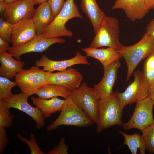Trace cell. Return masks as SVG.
<instances>
[{"mask_svg": "<svg viewBox=\"0 0 154 154\" xmlns=\"http://www.w3.org/2000/svg\"><path fill=\"white\" fill-rule=\"evenodd\" d=\"M17 86L16 82L6 78L0 76V100L11 97V90Z\"/></svg>", "mask_w": 154, "mask_h": 154, "instance_id": "obj_27", "label": "cell"}, {"mask_svg": "<svg viewBox=\"0 0 154 154\" xmlns=\"http://www.w3.org/2000/svg\"><path fill=\"white\" fill-rule=\"evenodd\" d=\"M5 0H0V1L4 2Z\"/></svg>", "mask_w": 154, "mask_h": 154, "instance_id": "obj_41", "label": "cell"}, {"mask_svg": "<svg viewBox=\"0 0 154 154\" xmlns=\"http://www.w3.org/2000/svg\"><path fill=\"white\" fill-rule=\"evenodd\" d=\"M54 16H56L63 8L65 2L64 0H47Z\"/></svg>", "mask_w": 154, "mask_h": 154, "instance_id": "obj_32", "label": "cell"}, {"mask_svg": "<svg viewBox=\"0 0 154 154\" xmlns=\"http://www.w3.org/2000/svg\"><path fill=\"white\" fill-rule=\"evenodd\" d=\"M9 143L5 128L0 127V154L3 153Z\"/></svg>", "mask_w": 154, "mask_h": 154, "instance_id": "obj_33", "label": "cell"}, {"mask_svg": "<svg viewBox=\"0 0 154 154\" xmlns=\"http://www.w3.org/2000/svg\"><path fill=\"white\" fill-rule=\"evenodd\" d=\"M121 63L119 60L112 63L104 69V74L101 80L95 84L93 88L98 98L104 99L110 96L116 81L117 74Z\"/></svg>", "mask_w": 154, "mask_h": 154, "instance_id": "obj_14", "label": "cell"}, {"mask_svg": "<svg viewBox=\"0 0 154 154\" xmlns=\"http://www.w3.org/2000/svg\"><path fill=\"white\" fill-rule=\"evenodd\" d=\"M123 108L120 103L117 91H113L104 99H99L96 133H100L113 126H122L121 118Z\"/></svg>", "mask_w": 154, "mask_h": 154, "instance_id": "obj_1", "label": "cell"}, {"mask_svg": "<svg viewBox=\"0 0 154 154\" xmlns=\"http://www.w3.org/2000/svg\"><path fill=\"white\" fill-rule=\"evenodd\" d=\"M80 6L91 23L96 34L106 17L105 13L99 7L96 0H81Z\"/></svg>", "mask_w": 154, "mask_h": 154, "instance_id": "obj_20", "label": "cell"}, {"mask_svg": "<svg viewBox=\"0 0 154 154\" xmlns=\"http://www.w3.org/2000/svg\"><path fill=\"white\" fill-rule=\"evenodd\" d=\"M141 131L146 150L149 153H154V123Z\"/></svg>", "mask_w": 154, "mask_h": 154, "instance_id": "obj_28", "label": "cell"}, {"mask_svg": "<svg viewBox=\"0 0 154 154\" xmlns=\"http://www.w3.org/2000/svg\"><path fill=\"white\" fill-rule=\"evenodd\" d=\"M22 92L29 96L48 84L46 71L35 65L27 69H23L14 77Z\"/></svg>", "mask_w": 154, "mask_h": 154, "instance_id": "obj_6", "label": "cell"}, {"mask_svg": "<svg viewBox=\"0 0 154 154\" xmlns=\"http://www.w3.org/2000/svg\"><path fill=\"white\" fill-rule=\"evenodd\" d=\"M33 1L35 5H37L47 1V0H33Z\"/></svg>", "mask_w": 154, "mask_h": 154, "instance_id": "obj_39", "label": "cell"}, {"mask_svg": "<svg viewBox=\"0 0 154 154\" xmlns=\"http://www.w3.org/2000/svg\"><path fill=\"white\" fill-rule=\"evenodd\" d=\"M2 100H0V127L5 128L13 124V119L15 116L11 114Z\"/></svg>", "mask_w": 154, "mask_h": 154, "instance_id": "obj_26", "label": "cell"}, {"mask_svg": "<svg viewBox=\"0 0 154 154\" xmlns=\"http://www.w3.org/2000/svg\"><path fill=\"white\" fill-rule=\"evenodd\" d=\"M154 101L148 97L136 103L132 116L126 123H123L125 130L137 129L142 131L154 123L153 109Z\"/></svg>", "mask_w": 154, "mask_h": 154, "instance_id": "obj_8", "label": "cell"}, {"mask_svg": "<svg viewBox=\"0 0 154 154\" xmlns=\"http://www.w3.org/2000/svg\"><path fill=\"white\" fill-rule=\"evenodd\" d=\"M9 42L0 38V53L6 52L10 48Z\"/></svg>", "mask_w": 154, "mask_h": 154, "instance_id": "obj_35", "label": "cell"}, {"mask_svg": "<svg viewBox=\"0 0 154 154\" xmlns=\"http://www.w3.org/2000/svg\"><path fill=\"white\" fill-rule=\"evenodd\" d=\"M21 0H5L4 3L6 5H7Z\"/></svg>", "mask_w": 154, "mask_h": 154, "instance_id": "obj_40", "label": "cell"}, {"mask_svg": "<svg viewBox=\"0 0 154 154\" xmlns=\"http://www.w3.org/2000/svg\"><path fill=\"white\" fill-rule=\"evenodd\" d=\"M33 0H21L6 5L2 16L10 23L13 25L24 19H31L35 9Z\"/></svg>", "mask_w": 154, "mask_h": 154, "instance_id": "obj_13", "label": "cell"}, {"mask_svg": "<svg viewBox=\"0 0 154 154\" xmlns=\"http://www.w3.org/2000/svg\"><path fill=\"white\" fill-rule=\"evenodd\" d=\"M134 79L123 92L117 91L121 106L124 107L148 97L150 86L143 73L139 70L134 73Z\"/></svg>", "mask_w": 154, "mask_h": 154, "instance_id": "obj_9", "label": "cell"}, {"mask_svg": "<svg viewBox=\"0 0 154 154\" xmlns=\"http://www.w3.org/2000/svg\"><path fill=\"white\" fill-rule=\"evenodd\" d=\"M146 28V33L154 39V17L149 23Z\"/></svg>", "mask_w": 154, "mask_h": 154, "instance_id": "obj_34", "label": "cell"}, {"mask_svg": "<svg viewBox=\"0 0 154 154\" xmlns=\"http://www.w3.org/2000/svg\"><path fill=\"white\" fill-rule=\"evenodd\" d=\"M71 97L75 103L96 124L98 119L99 99L93 88L83 82L79 87L72 92Z\"/></svg>", "mask_w": 154, "mask_h": 154, "instance_id": "obj_7", "label": "cell"}, {"mask_svg": "<svg viewBox=\"0 0 154 154\" xmlns=\"http://www.w3.org/2000/svg\"><path fill=\"white\" fill-rule=\"evenodd\" d=\"M82 50L87 57L94 58L98 60L102 65L103 69L122 57L117 51L111 47L98 49L89 47L83 48Z\"/></svg>", "mask_w": 154, "mask_h": 154, "instance_id": "obj_19", "label": "cell"}, {"mask_svg": "<svg viewBox=\"0 0 154 154\" xmlns=\"http://www.w3.org/2000/svg\"><path fill=\"white\" fill-rule=\"evenodd\" d=\"M29 96L23 92L14 94L11 98L1 100L8 108L20 110L31 117L36 123V127L40 129L45 125V118L38 108L31 106L28 102Z\"/></svg>", "mask_w": 154, "mask_h": 154, "instance_id": "obj_10", "label": "cell"}, {"mask_svg": "<svg viewBox=\"0 0 154 154\" xmlns=\"http://www.w3.org/2000/svg\"><path fill=\"white\" fill-rule=\"evenodd\" d=\"M112 8L123 9L127 17L132 22L142 19L149 10L144 0H116Z\"/></svg>", "mask_w": 154, "mask_h": 154, "instance_id": "obj_17", "label": "cell"}, {"mask_svg": "<svg viewBox=\"0 0 154 154\" xmlns=\"http://www.w3.org/2000/svg\"><path fill=\"white\" fill-rule=\"evenodd\" d=\"M119 133L124 138L123 145H127L132 154H137L138 149H139L140 154H145L146 145L142 134L136 132L129 135L121 130Z\"/></svg>", "mask_w": 154, "mask_h": 154, "instance_id": "obj_24", "label": "cell"}, {"mask_svg": "<svg viewBox=\"0 0 154 154\" xmlns=\"http://www.w3.org/2000/svg\"><path fill=\"white\" fill-rule=\"evenodd\" d=\"M119 22L116 18L109 16L105 18L89 47L98 48L103 46L120 50L124 46L119 41Z\"/></svg>", "mask_w": 154, "mask_h": 154, "instance_id": "obj_5", "label": "cell"}, {"mask_svg": "<svg viewBox=\"0 0 154 154\" xmlns=\"http://www.w3.org/2000/svg\"><path fill=\"white\" fill-rule=\"evenodd\" d=\"M118 52L127 64L128 80L139 62L154 52V39L145 33L138 42L129 46H124Z\"/></svg>", "mask_w": 154, "mask_h": 154, "instance_id": "obj_3", "label": "cell"}, {"mask_svg": "<svg viewBox=\"0 0 154 154\" xmlns=\"http://www.w3.org/2000/svg\"><path fill=\"white\" fill-rule=\"evenodd\" d=\"M13 25L1 17L0 18V38L9 43H11Z\"/></svg>", "mask_w": 154, "mask_h": 154, "instance_id": "obj_30", "label": "cell"}, {"mask_svg": "<svg viewBox=\"0 0 154 154\" xmlns=\"http://www.w3.org/2000/svg\"><path fill=\"white\" fill-rule=\"evenodd\" d=\"M30 99L33 104L41 110L45 118L51 117L52 114L60 112L65 101V99H60L58 97L48 100L33 96Z\"/></svg>", "mask_w": 154, "mask_h": 154, "instance_id": "obj_22", "label": "cell"}, {"mask_svg": "<svg viewBox=\"0 0 154 154\" xmlns=\"http://www.w3.org/2000/svg\"><path fill=\"white\" fill-rule=\"evenodd\" d=\"M87 57L78 51L76 52L73 58L60 61L51 60L46 55H43L40 59L35 61V65L43 67V70L44 71L50 72L55 71H62L66 70L68 68L76 64L90 65Z\"/></svg>", "mask_w": 154, "mask_h": 154, "instance_id": "obj_15", "label": "cell"}, {"mask_svg": "<svg viewBox=\"0 0 154 154\" xmlns=\"http://www.w3.org/2000/svg\"><path fill=\"white\" fill-rule=\"evenodd\" d=\"M71 93L64 87L47 84L37 92L35 94L44 99L56 97H61L65 99L71 95Z\"/></svg>", "mask_w": 154, "mask_h": 154, "instance_id": "obj_23", "label": "cell"}, {"mask_svg": "<svg viewBox=\"0 0 154 154\" xmlns=\"http://www.w3.org/2000/svg\"><path fill=\"white\" fill-rule=\"evenodd\" d=\"M54 17L47 1L39 4L38 7L35 9L31 19L35 26L36 35H42Z\"/></svg>", "mask_w": 154, "mask_h": 154, "instance_id": "obj_18", "label": "cell"}, {"mask_svg": "<svg viewBox=\"0 0 154 154\" xmlns=\"http://www.w3.org/2000/svg\"><path fill=\"white\" fill-rule=\"evenodd\" d=\"M69 147L65 143L64 137L62 138L59 143L54 147L47 154H67Z\"/></svg>", "mask_w": 154, "mask_h": 154, "instance_id": "obj_31", "label": "cell"}, {"mask_svg": "<svg viewBox=\"0 0 154 154\" xmlns=\"http://www.w3.org/2000/svg\"><path fill=\"white\" fill-rule=\"evenodd\" d=\"M143 73L150 86L154 83V52L146 58Z\"/></svg>", "mask_w": 154, "mask_h": 154, "instance_id": "obj_25", "label": "cell"}, {"mask_svg": "<svg viewBox=\"0 0 154 154\" xmlns=\"http://www.w3.org/2000/svg\"><path fill=\"white\" fill-rule=\"evenodd\" d=\"M30 139H28L19 133L17 134V138L22 142H24L28 145L30 150L31 154H44L40 149L36 142L35 134L32 132L30 133Z\"/></svg>", "mask_w": 154, "mask_h": 154, "instance_id": "obj_29", "label": "cell"}, {"mask_svg": "<svg viewBox=\"0 0 154 154\" xmlns=\"http://www.w3.org/2000/svg\"><path fill=\"white\" fill-rule=\"evenodd\" d=\"M36 36L32 19H23L13 25L11 43L13 46H19L30 41Z\"/></svg>", "mask_w": 154, "mask_h": 154, "instance_id": "obj_16", "label": "cell"}, {"mask_svg": "<svg viewBox=\"0 0 154 154\" xmlns=\"http://www.w3.org/2000/svg\"><path fill=\"white\" fill-rule=\"evenodd\" d=\"M46 74L48 84L64 87L71 92L79 87L83 79L81 73L71 67L56 73L46 71Z\"/></svg>", "mask_w": 154, "mask_h": 154, "instance_id": "obj_12", "label": "cell"}, {"mask_svg": "<svg viewBox=\"0 0 154 154\" xmlns=\"http://www.w3.org/2000/svg\"><path fill=\"white\" fill-rule=\"evenodd\" d=\"M148 97L154 101V83L149 86Z\"/></svg>", "mask_w": 154, "mask_h": 154, "instance_id": "obj_36", "label": "cell"}, {"mask_svg": "<svg viewBox=\"0 0 154 154\" xmlns=\"http://www.w3.org/2000/svg\"><path fill=\"white\" fill-rule=\"evenodd\" d=\"M74 0H66L62 9L55 17L52 22L41 35H37L46 38L72 37L73 33L66 29L65 24L69 20L74 18L81 19L82 16L78 9Z\"/></svg>", "mask_w": 154, "mask_h": 154, "instance_id": "obj_4", "label": "cell"}, {"mask_svg": "<svg viewBox=\"0 0 154 154\" xmlns=\"http://www.w3.org/2000/svg\"><path fill=\"white\" fill-rule=\"evenodd\" d=\"M66 40L60 37L46 38L36 35L33 39L23 44L10 47L8 52L17 60L21 61L22 55L31 52H42L55 43L64 44Z\"/></svg>", "mask_w": 154, "mask_h": 154, "instance_id": "obj_11", "label": "cell"}, {"mask_svg": "<svg viewBox=\"0 0 154 154\" xmlns=\"http://www.w3.org/2000/svg\"><path fill=\"white\" fill-rule=\"evenodd\" d=\"M60 114L56 120L48 125L46 131L54 130L61 125L86 127L94 123L87 115L75 103L70 96L66 99Z\"/></svg>", "mask_w": 154, "mask_h": 154, "instance_id": "obj_2", "label": "cell"}, {"mask_svg": "<svg viewBox=\"0 0 154 154\" xmlns=\"http://www.w3.org/2000/svg\"><path fill=\"white\" fill-rule=\"evenodd\" d=\"M6 6L4 2L0 1V14L1 17L5 10Z\"/></svg>", "mask_w": 154, "mask_h": 154, "instance_id": "obj_38", "label": "cell"}, {"mask_svg": "<svg viewBox=\"0 0 154 154\" xmlns=\"http://www.w3.org/2000/svg\"><path fill=\"white\" fill-rule=\"evenodd\" d=\"M0 76L10 80L23 69L25 64L24 61L15 60L8 52L0 53Z\"/></svg>", "mask_w": 154, "mask_h": 154, "instance_id": "obj_21", "label": "cell"}, {"mask_svg": "<svg viewBox=\"0 0 154 154\" xmlns=\"http://www.w3.org/2000/svg\"><path fill=\"white\" fill-rule=\"evenodd\" d=\"M144 0L147 7L149 9H154V0Z\"/></svg>", "mask_w": 154, "mask_h": 154, "instance_id": "obj_37", "label": "cell"}]
</instances>
